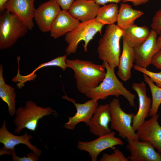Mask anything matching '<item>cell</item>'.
Wrapping results in <instances>:
<instances>
[{"instance_id":"4dcf8cb0","label":"cell","mask_w":161,"mask_h":161,"mask_svg":"<svg viewBox=\"0 0 161 161\" xmlns=\"http://www.w3.org/2000/svg\"><path fill=\"white\" fill-rule=\"evenodd\" d=\"M151 64L157 69L161 70V49L156 53L153 57Z\"/></svg>"},{"instance_id":"52a82bcc","label":"cell","mask_w":161,"mask_h":161,"mask_svg":"<svg viewBox=\"0 0 161 161\" xmlns=\"http://www.w3.org/2000/svg\"><path fill=\"white\" fill-rule=\"evenodd\" d=\"M111 120V127L118 133L123 139L139 140L133 130L131 122L135 114H127L122 109L118 99L114 98L109 104Z\"/></svg>"},{"instance_id":"e575fe53","label":"cell","mask_w":161,"mask_h":161,"mask_svg":"<svg viewBox=\"0 0 161 161\" xmlns=\"http://www.w3.org/2000/svg\"><path fill=\"white\" fill-rule=\"evenodd\" d=\"M8 0H0V11L2 12L5 10V5Z\"/></svg>"},{"instance_id":"30bf717a","label":"cell","mask_w":161,"mask_h":161,"mask_svg":"<svg viewBox=\"0 0 161 161\" xmlns=\"http://www.w3.org/2000/svg\"><path fill=\"white\" fill-rule=\"evenodd\" d=\"M64 92V95L62 96V98L72 103L77 111L73 116L68 117L69 120L65 123L64 127L72 130L77 125L81 122L85 123L88 126L93 114L98 106V100L91 99L83 103H77L73 98L68 97Z\"/></svg>"},{"instance_id":"d6986e66","label":"cell","mask_w":161,"mask_h":161,"mask_svg":"<svg viewBox=\"0 0 161 161\" xmlns=\"http://www.w3.org/2000/svg\"><path fill=\"white\" fill-rule=\"evenodd\" d=\"M100 7L94 0H75L68 11L74 18L83 22L95 19Z\"/></svg>"},{"instance_id":"836d02e7","label":"cell","mask_w":161,"mask_h":161,"mask_svg":"<svg viewBox=\"0 0 161 161\" xmlns=\"http://www.w3.org/2000/svg\"><path fill=\"white\" fill-rule=\"evenodd\" d=\"M95 3L99 5H104L110 2L117 4L120 2L122 0H94Z\"/></svg>"},{"instance_id":"f546056e","label":"cell","mask_w":161,"mask_h":161,"mask_svg":"<svg viewBox=\"0 0 161 161\" xmlns=\"http://www.w3.org/2000/svg\"><path fill=\"white\" fill-rule=\"evenodd\" d=\"M15 151H12L11 154L13 161H37L39 159L40 156L33 152L28 153L27 157L24 156L19 157L16 155Z\"/></svg>"},{"instance_id":"7402d4cb","label":"cell","mask_w":161,"mask_h":161,"mask_svg":"<svg viewBox=\"0 0 161 161\" xmlns=\"http://www.w3.org/2000/svg\"><path fill=\"white\" fill-rule=\"evenodd\" d=\"M144 14L141 10L133 9L126 3L120 4L117 20V25L123 30L134 24L135 21Z\"/></svg>"},{"instance_id":"8fae6325","label":"cell","mask_w":161,"mask_h":161,"mask_svg":"<svg viewBox=\"0 0 161 161\" xmlns=\"http://www.w3.org/2000/svg\"><path fill=\"white\" fill-rule=\"evenodd\" d=\"M126 148L130 153L127 158L130 161H161V154L148 142L127 139Z\"/></svg>"},{"instance_id":"9a60e30c","label":"cell","mask_w":161,"mask_h":161,"mask_svg":"<svg viewBox=\"0 0 161 161\" xmlns=\"http://www.w3.org/2000/svg\"><path fill=\"white\" fill-rule=\"evenodd\" d=\"M157 35L152 30L148 38L141 45L134 48L136 65L146 68L151 64L153 57L161 49L157 43Z\"/></svg>"},{"instance_id":"ffe728a7","label":"cell","mask_w":161,"mask_h":161,"mask_svg":"<svg viewBox=\"0 0 161 161\" xmlns=\"http://www.w3.org/2000/svg\"><path fill=\"white\" fill-rule=\"evenodd\" d=\"M135 61L134 48L130 47L123 38V50L120 58L117 75L124 81H127L130 78L131 69Z\"/></svg>"},{"instance_id":"7c38bea8","label":"cell","mask_w":161,"mask_h":161,"mask_svg":"<svg viewBox=\"0 0 161 161\" xmlns=\"http://www.w3.org/2000/svg\"><path fill=\"white\" fill-rule=\"evenodd\" d=\"M159 114L145 120L136 133L139 140L151 144L161 154V126L158 122Z\"/></svg>"},{"instance_id":"e0dca14e","label":"cell","mask_w":161,"mask_h":161,"mask_svg":"<svg viewBox=\"0 0 161 161\" xmlns=\"http://www.w3.org/2000/svg\"><path fill=\"white\" fill-rule=\"evenodd\" d=\"M111 120L109 105L103 104L98 106L89 123L90 132L97 136H100L111 132L109 124Z\"/></svg>"},{"instance_id":"5bb4252c","label":"cell","mask_w":161,"mask_h":161,"mask_svg":"<svg viewBox=\"0 0 161 161\" xmlns=\"http://www.w3.org/2000/svg\"><path fill=\"white\" fill-rule=\"evenodd\" d=\"M60 7L55 0H49L35 9L34 19L41 31H50L54 21L61 10Z\"/></svg>"},{"instance_id":"4316f807","label":"cell","mask_w":161,"mask_h":161,"mask_svg":"<svg viewBox=\"0 0 161 161\" xmlns=\"http://www.w3.org/2000/svg\"><path fill=\"white\" fill-rule=\"evenodd\" d=\"M133 68L135 70L148 75L153 82L155 83L157 86L161 88V71L159 72H155L135 64Z\"/></svg>"},{"instance_id":"8992f818","label":"cell","mask_w":161,"mask_h":161,"mask_svg":"<svg viewBox=\"0 0 161 161\" xmlns=\"http://www.w3.org/2000/svg\"><path fill=\"white\" fill-rule=\"evenodd\" d=\"M103 25L97 21L95 18L80 23L73 31L65 35L64 38L68 45L65 50L66 54L69 55L76 52L79 43L82 41L84 51H88L89 42L97 32L100 34Z\"/></svg>"},{"instance_id":"7a4b0ae2","label":"cell","mask_w":161,"mask_h":161,"mask_svg":"<svg viewBox=\"0 0 161 161\" xmlns=\"http://www.w3.org/2000/svg\"><path fill=\"white\" fill-rule=\"evenodd\" d=\"M102 64L106 70L104 78L97 87L85 94L86 96L98 100H105L111 96L118 97L121 95L126 99L131 106L135 107V95L126 88L123 83L118 80L115 75L114 69L106 61H103Z\"/></svg>"},{"instance_id":"ba28073f","label":"cell","mask_w":161,"mask_h":161,"mask_svg":"<svg viewBox=\"0 0 161 161\" xmlns=\"http://www.w3.org/2000/svg\"><path fill=\"white\" fill-rule=\"evenodd\" d=\"M115 133L111 132L108 134L99 136L92 141L83 142L79 141L78 148L80 150L88 152L92 161H96L101 152L105 150L112 148L114 150L115 146L123 145V143L118 137H115Z\"/></svg>"},{"instance_id":"1f68e13d","label":"cell","mask_w":161,"mask_h":161,"mask_svg":"<svg viewBox=\"0 0 161 161\" xmlns=\"http://www.w3.org/2000/svg\"><path fill=\"white\" fill-rule=\"evenodd\" d=\"M63 10L68 11L75 0H55Z\"/></svg>"},{"instance_id":"2e32d148","label":"cell","mask_w":161,"mask_h":161,"mask_svg":"<svg viewBox=\"0 0 161 161\" xmlns=\"http://www.w3.org/2000/svg\"><path fill=\"white\" fill-rule=\"evenodd\" d=\"M132 88L137 93L139 102L138 110L132 121V126L135 131L148 117L152 103L151 99L147 96L146 84L144 82L133 83Z\"/></svg>"},{"instance_id":"d4e9b609","label":"cell","mask_w":161,"mask_h":161,"mask_svg":"<svg viewBox=\"0 0 161 161\" xmlns=\"http://www.w3.org/2000/svg\"><path fill=\"white\" fill-rule=\"evenodd\" d=\"M144 80L150 89L152 97L151 107L149 115L152 117L157 114L161 104V88L157 86L147 75L143 74Z\"/></svg>"},{"instance_id":"484cf974","label":"cell","mask_w":161,"mask_h":161,"mask_svg":"<svg viewBox=\"0 0 161 161\" xmlns=\"http://www.w3.org/2000/svg\"><path fill=\"white\" fill-rule=\"evenodd\" d=\"M67 55L66 54L62 56L58 57L48 62L41 64L32 72L27 75L29 76H33L35 74V72L38 69L41 68L48 66L59 67L61 68L63 71H64L67 68L66 63Z\"/></svg>"},{"instance_id":"d6a6232c","label":"cell","mask_w":161,"mask_h":161,"mask_svg":"<svg viewBox=\"0 0 161 161\" xmlns=\"http://www.w3.org/2000/svg\"><path fill=\"white\" fill-rule=\"evenodd\" d=\"M122 1L123 3L131 2L134 6H137L147 3L149 0H122Z\"/></svg>"},{"instance_id":"603a6c76","label":"cell","mask_w":161,"mask_h":161,"mask_svg":"<svg viewBox=\"0 0 161 161\" xmlns=\"http://www.w3.org/2000/svg\"><path fill=\"white\" fill-rule=\"evenodd\" d=\"M119 9L117 4L111 3L100 7L95 18L103 25H111L117 22Z\"/></svg>"},{"instance_id":"83f0119b","label":"cell","mask_w":161,"mask_h":161,"mask_svg":"<svg viewBox=\"0 0 161 161\" xmlns=\"http://www.w3.org/2000/svg\"><path fill=\"white\" fill-rule=\"evenodd\" d=\"M113 150V152L111 154L107 153L103 154L100 159V161H128L126 158L121 151L116 148Z\"/></svg>"},{"instance_id":"3957f363","label":"cell","mask_w":161,"mask_h":161,"mask_svg":"<svg viewBox=\"0 0 161 161\" xmlns=\"http://www.w3.org/2000/svg\"><path fill=\"white\" fill-rule=\"evenodd\" d=\"M123 33V29L117 25H108L98 41L97 52L99 59L107 62L114 69L118 66L121 52L120 41Z\"/></svg>"},{"instance_id":"277c9868","label":"cell","mask_w":161,"mask_h":161,"mask_svg":"<svg viewBox=\"0 0 161 161\" xmlns=\"http://www.w3.org/2000/svg\"><path fill=\"white\" fill-rule=\"evenodd\" d=\"M15 114L13 123L16 127L14 132L18 134L24 128L35 132L40 119L49 115H58L57 112L51 108L38 106L31 100L27 101L24 107L18 108Z\"/></svg>"},{"instance_id":"6da1fadb","label":"cell","mask_w":161,"mask_h":161,"mask_svg":"<svg viewBox=\"0 0 161 161\" xmlns=\"http://www.w3.org/2000/svg\"><path fill=\"white\" fill-rule=\"evenodd\" d=\"M67 67L74 72L76 86L80 93L85 94L95 88L103 81L106 74L105 68L103 64H95L92 62L78 59H66Z\"/></svg>"},{"instance_id":"cb8c5ba5","label":"cell","mask_w":161,"mask_h":161,"mask_svg":"<svg viewBox=\"0 0 161 161\" xmlns=\"http://www.w3.org/2000/svg\"><path fill=\"white\" fill-rule=\"evenodd\" d=\"M0 97L7 105L9 115L12 117L16 112V93L14 89L5 83L4 79L0 80Z\"/></svg>"},{"instance_id":"9c48e42d","label":"cell","mask_w":161,"mask_h":161,"mask_svg":"<svg viewBox=\"0 0 161 161\" xmlns=\"http://www.w3.org/2000/svg\"><path fill=\"white\" fill-rule=\"evenodd\" d=\"M33 138V136L29 135L27 132L21 136H16L12 134L8 130L6 121L4 120L2 125L0 129V143L4 145L3 147L0 148V155H11L12 151H15V147L17 145L21 144L26 145L32 151L40 156L42 153L41 150L32 145L30 142V140Z\"/></svg>"},{"instance_id":"d590c367","label":"cell","mask_w":161,"mask_h":161,"mask_svg":"<svg viewBox=\"0 0 161 161\" xmlns=\"http://www.w3.org/2000/svg\"><path fill=\"white\" fill-rule=\"evenodd\" d=\"M157 41L158 47L161 49V35L157 37Z\"/></svg>"},{"instance_id":"ac0fdd59","label":"cell","mask_w":161,"mask_h":161,"mask_svg":"<svg viewBox=\"0 0 161 161\" xmlns=\"http://www.w3.org/2000/svg\"><path fill=\"white\" fill-rule=\"evenodd\" d=\"M79 21L73 17L68 11L61 10L54 21L51 27L50 36L57 39L74 30L79 24Z\"/></svg>"},{"instance_id":"f1b7e54d","label":"cell","mask_w":161,"mask_h":161,"mask_svg":"<svg viewBox=\"0 0 161 161\" xmlns=\"http://www.w3.org/2000/svg\"><path fill=\"white\" fill-rule=\"evenodd\" d=\"M151 27L157 35H161V7L156 12L152 18Z\"/></svg>"},{"instance_id":"44dd1931","label":"cell","mask_w":161,"mask_h":161,"mask_svg":"<svg viewBox=\"0 0 161 161\" xmlns=\"http://www.w3.org/2000/svg\"><path fill=\"white\" fill-rule=\"evenodd\" d=\"M123 30V38L132 48L143 44L148 38L151 32L147 27L139 26L134 24Z\"/></svg>"},{"instance_id":"5b68a950","label":"cell","mask_w":161,"mask_h":161,"mask_svg":"<svg viewBox=\"0 0 161 161\" xmlns=\"http://www.w3.org/2000/svg\"><path fill=\"white\" fill-rule=\"evenodd\" d=\"M28 29L17 17L5 10L0 16V49H6L13 45L23 37Z\"/></svg>"},{"instance_id":"4fadbf2b","label":"cell","mask_w":161,"mask_h":161,"mask_svg":"<svg viewBox=\"0 0 161 161\" xmlns=\"http://www.w3.org/2000/svg\"><path fill=\"white\" fill-rule=\"evenodd\" d=\"M35 1V0H8L5 9L18 18L31 30L34 26Z\"/></svg>"},{"instance_id":"8d00e7d4","label":"cell","mask_w":161,"mask_h":161,"mask_svg":"<svg viewBox=\"0 0 161 161\" xmlns=\"http://www.w3.org/2000/svg\"><path fill=\"white\" fill-rule=\"evenodd\" d=\"M89 0V1H92V0Z\"/></svg>"}]
</instances>
